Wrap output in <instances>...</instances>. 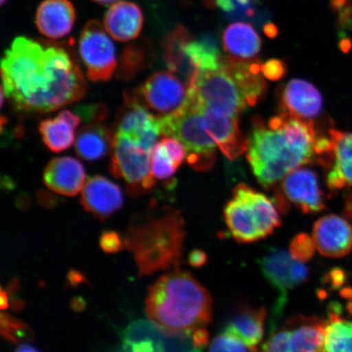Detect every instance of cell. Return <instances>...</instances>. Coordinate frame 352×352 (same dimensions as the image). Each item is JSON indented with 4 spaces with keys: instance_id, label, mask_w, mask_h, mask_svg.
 I'll list each match as a JSON object with an SVG mask.
<instances>
[{
    "instance_id": "obj_1",
    "label": "cell",
    "mask_w": 352,
    "mask_h": 352,
    "mask_svg": "<svg viewBox=\"0 0 352 352\" xmlns=\"http://www.w3.org/2000/svg\"><path fill=\"white\" fill-rule=\"evenodd\" d=\"M2 91L21 111L46 113L76 102L87 86L80 67L65 48L19 37L1 64Z\"/></svg>"
},
{
    "instance_id": "obj_2",
    "label": "cell",
    "mask_w": 352,
    "mask_h": 352,
    "mask_svg": "<svg viewBox=\"0 0 352 352\" xmlns=\"http://www.w3.org/2000/svg\"><path fill=\"white\" fill-rule=\"evenodd\" d=\"M145 311L158 327L170 332H192L212 320V299L190 274L175 270L149 288Z\"/></svg>"
},
{
    "instance_id": "obj_3",
    "label": "cell",
    "mask_w": 352,
    "mask_h": 352,
    "mask_svg": "<svg viewBox=\"0 0 352 352\" xmlns=\"http://www.w3.org/2000/svg\"><path fill=\"white\" fill-rule=\"evenodd\" d=\"M184 226L182 214L173 210L149 212L131 222L125 245L134 254L140 275L179 266L186 236Z\"/></svg>"
},
{
    "instance_id": "obj_4",
    "label": "cell",
    "mask_w": 352,
    "mask_h": 352,
    "mask_svg": "<svg viewBox=\"0 0 352 352\" xmlns=\"http://www.w3.org/2000/svg\"><path fill=\"white\" fill-rule=\"evenodd\" d=\"M248 140V160L263 187H271L314 158L294 146L280 127L255 118Z\"/></svg>"
},
{
    "instance_id": "obj_5",
    "label": "cell",
    "mask_w": 352,
    "mask_h": 352,
    "mask_svg": "<svg viewBox=\"0 0 352 352\" xmlns=\"http://www.w3.org/2000/svg\"><path fill=\"white\" fill-rule=\"evenodd\" d=\"M230 234L240 243L266 239L280 226L278 212L268 198L245 184H239L224 209Z\"/></svg>"
},
{
    "instance_id": "obj_6",
    "label": "cell",
    "mask_w": 352,
    "mask_h": 352,
    "mask_svg": "<svg viewBox=\"0 0 352 352\" xmlns=\"http://www.w3.org/2000/svg\"><path fill=\"white\" fill-rule=\"evenodd\" d=\"M162 135L179 140L187 151V161L197 170H208L215 161L217 143L206 126L204 110L188 99L177 111L158 117Z\"/></svg>"
},
{
    "instance_id": "obj_7",
    "label": "cell",
    "mask_w": 352,
    "mask_h": 352,
    "mask_svg": "<svg viewBox=\"0 0 352 352\" xmlns=\"http://www.w3.org/2000/svg\"><path fill=\"white\" fill-rule=\"evenodd\" d=\"M188 98L206 111L235 120L248 104L234 78L222 63L213 72H197L188 85Z\"/></svg>"
},
{
    "instance_id": "obj_8",
    "label": "cell",
    "mask_w": 352,
    "mask_h": 352,
    "mask_svg": "<svg viewBox=\"0 0 352 352\" xmlns=\"http://www.w3.org/2000/svg\"><path fill=\"white\" fill-rule=\"evenodd\" d=\"M110 173L124 180L131 196L148 192L155 186L151 165V151H147L121 134L114 133Z\"/></svg>"
},
{
    "instance_id": "obj_9",
    "label": "cell",
    "mask_w": 352,
    "mask_h": 352,
    "mask_svg": "<svg viewBox=\"0 0 352 352\" xmlns=\"http://www.w3.org/2000/svg\"><path fill=\"white\" fill-rule=\"evenodd\" d=\"M258 263L263 276L278 294L271 319L270 327L274 329L287 302L288 294L306 283L309 270L302 262L296 261L290 253L276 248H268Z\"/></svg>"
},
{
    "instance_id": "obj_10",
    "label": "cell",
    "mask_w": 352,
    "mask_h": 352,
    "mask_svg": "<svg viewBox=\"0 0 352 352\" xmlns=\"http://www.w3.org/2000/svg\"><path fill=\"white\" fill-rule=\"evenodd\" d=\"M325 321L298 315L275 328L261 352H321L324 344Z\"/></svg>"
},
{
    "instance_id": "obj_11",
    "label": "cell",
    "mask_w": 352,
    "mask_h": 352,
    "mask_svg": "<svg viewBox=\"0 0 352 352\" xmlns=\"http://www.w3.org/2000/svg\"><path fill=\"white\" fill-rule=\"evenodd\" d=\"M108 34L99 21L91 20L79 38V55L92 82H107L116 72V50Z\"/></svg>"
},
{
    "instance_id": "obj_12",
    "label": "cell",
    "mask_w": 352,
    "mask_h": 352,
    "mask_svg": "<svg viewBox=\"0 0 352 352\" xmlns=\"http://www.w3.org/2000/svg\"><path fill=\"white\" fill-rule=\"evenodd\" d=\"M116 127L114 133L126 136L149 151L162 135L160 118L148 111L138 90L125 92L124 105L118 113Z\"/></svg>"
},
{
    "instance_id": "obj_13",
    "label": "cell",
    "mask_w": 352,
    "mask_h": 352,
    "mask_svg": "<svg viewBox=\"0 0 352 352\" xmlns=\"http://www.w3.org/2000/svg\"><path fill=\"white\" fill-rule=\"evenodd\" d=\"M145 104L157 117L177 111L186 104L188 86L184 85L173 72H158L145 81L140 90Z\"/></svg>"
},
{
    "instance_id": "obj_14",
    "label": "cell",
    "mask_w": 352,
    "mask_h": 352,
    "mask_svg": "<svg viewBox=\"0 0 352 352\" xmlns=\"http://www.w3.org/2000/svg\"><path fill=\"white\" fill-rule=\"evenodd\" d=\"M314 240L318 252L329 258H342L352 250V226L336 214L321 217L314 227Z\"/></svg>"
},
{
    "instance_id": "obj_15",
    "label": "cell",
    "mask_w": 352,
    "mask_h": 352,
    "mask_svg": "<svg viewBox=\"0 0 352 352\" xmlns=\"http://www.w3.org/2000/svg\"><path fill=\"white\" fill-rule=\"evenodd\" d=\"M286 197L305 214L319 213L325 208L318 175L309 169H296L283 179Z\"/></svg>"
},
{
    "instance_id": "obj_16",
    "label": "cell",
    "mask_w": 352,
    "mask_h": 352,
    "mask_svg": "<svg viewBox=\"0 0 352 352\" xmlns=\"http://www.w3.org/2000/svg\"><path fill=\"white\" fill-rule=\"evenodd\" d=\"M80 201L87 212L103 220L122 208L123 196L116 184L103 176L96 175L87 180Z\"/></svg>"
},
{
    "instance_id": "obj_17",
    "label": "cell",
    "mask_w": 352,
    "mask_h": 352,
    "mask_svg": "<svg viewBox=\"0 0 352 352\" xmlns=\"http://www.w3.org/2000/svg\"><path fill=\"white\" fill-rule=\"evenodd\" d=\"M280 104L284 113L306 121L319 117L323 109L320 91L302 79H293L286 85L281 91Z\"/></svg>"
},
{
    "instance_id": "obj_18",
    "label": "cell",
    "mask_w": 352,
    "mask_h": 352,
    "mask_svg": "<svg viewBox=\"0 0 352 352\" xmlns=\"http://www.w3.org/2000/svg\"><path fill=\"white\" fill-rule=\"evenodd\" d=\"M43 182L50 190L60 195L76 196L86 183V171L76 158L56 157L44 170Z\"/></svg>"
},
{
    "instance_id": "obj_19",
    "label": "cell",
    "mask_w": 352,
    "mask_h": 352,
    "mask_svg": "<svg viewBox=\"0 0 352 352\" xmlns=\"http://www.w3.org/2000/svg\"><path fill=\"white\" fill-rule=\"evenodd\" d=\"M76 12L69 0H44L35 15L38 32L52 39L64 38L72 32Z\"/></svg>"
},
{
    "instance_id": "obj_20",
    "label": "cell",
    "mask_w": 352,
    "mask_h": 352,
    "mask_svg": "<svg viewBox=\"0 0 352 352\" xmlns=\"http://www.w3.org/2000/svg\"><path fill=\"white\" fill-rule=\"evenodd\" d=\"M221 63L234 78L248 105L253 107L263 98L267 87L263 79L261 61L222 56Z\"/></svg>"
},
{
    "instance_id": "obj_21",
    "label": "cell",
    "mask_w": 352,
    "mask_h": 352,
    "mask_svg": "<svg viewBox=\"0 0 352 352\" xmlns=\"http://www.w3.org/2000/svg\"><path fill=\"white\" fill-rule=\"evenodd\" d=\"M142 10L132 2L118 1L105 13L104 28L116 41L127 42L138 38L143 28Z\"/></svg>"
},
{
    "instance_id": "obj_22",
    "label": "cell",
    "mask_w": 352,
    "mask_h": 352,
    "mask_svg": "<svg viewBox=\"0 0 352 352\" xmlns=\"http://www.w3.org/2000/svg\"><path fill=\"white\" fill-rule=\"evenodd\" d=\"M204 110V109H202ZM206 126L212 138L226 157L235 160L248 149V140L242 135L237 120L204 110Z\"/></svg>"
},
{
    "instance_id": "obj_23",
    "label": "cell",
    "mask_w": 352,
    "mask_h": 352,
    "mask_svg": "<svg viewBox=\"0 0 352 352\" xmlns=\"http://www.w3.org/2000/svg\"><path fill=\"white\" fill-rule=\"evenodd\" d=\"M266 316L263 307H242L228 320L223 332L239 338L250 351L256 352L263 340Z\"/></svg>"
},
{
    "instance_id": "obj_24",
    "label": "cell",
    "mask_w": 352,
    "mask_h": 352,
    "mask_svg": "<svg viewBox=\"0 0 352 352\" xmlns=\"http://www.w3.org/2000/svg\"><path fill=\"white\" fill-rule=\"evenodd\" d=\"M81 120L82 118L76 112L65 109L55 118L42 121L38 131L44 144L55 153L69 148L76 143L74 131L80 125Z\"/></svg>"
},
{
    "instance_id": "obj_25",
    "label": "cell",
    "mask_w": 352,
    "mask_h": 352,
    "mask_svg": "<svg viewBox=\"0 0 352 352\" xmlns=\"http://www.w3.org/2000/svg\"><path fill=\"white\" fill-rule=\"evenodd\" d=\"M329 138L333 166L327 176L328 187L331 190L352 187V132L330 130Z\"/></svg>"
},
{
    "instance_id": "obj_26",
    "label": "cell",
    "mask_w": 352,
    "mask_h": 352,
    "mask_svg": "<svg viewBox=\"0 0 352 352\" xmlns=\"http://www.w3.org/2000/svg\"><path fill=\"white\" fill-rule=\"evenodd\" d=\"M114 132L99 122L90 123L77 134L76 151L83 160L94 162L112 152Z\"/></svg>"
},
{
    "instance_id": "obj_27",
    "label": "cell",
    "mask_w": 352,
    "mask_h": 352,
    "mask_svg": "<svg viewBox=\"0 0 352 352\" xmlns=\"http://www.w3.org/2000/svg\"><path fill=\"white\" fill-rule=\"evenodd\" d=\"M191 39L188 29L183 25H178L166 35L162 43L167 67L170 72L186 78L188 85L198 72L193 67L186 54V46Z\"/></svg>"
},
{
    "instance_id": "obj_28",
    "label": "cell",
    "mask_w": 352,
    "mask_h": 352,
    "mask_svg": "<svg viewBox=\"0 0 352 352\" xmlns=\"http://www.w3.org/2000/svg\"><path fill=\"white\" fill-rule=\"evenodd\" d=\"M224 50L231 56L241 60H252L261 50V38L252 25L237 22L224 30Z\"/></svg>"
},
{
    "instance_id": "obj_29",
    "label": "cell",
    "mask_w": 352,
    "mask_h": 352,
    "mask_svg": "<svg viewBox=\"0 0 352 352\" xmlns=\"http://www.w3.org/2000/svg\"><path fill=\"white\" fill-rule=\"evenodd\" d=\"M161 332L151 320L134 321L122 333V352H164Z\"/></svg>"
},
{
    "instance_id": "obj_30",
    "label": "cell",
    "mask_w": 352,
    "mask_h": 352,
    "mask_svg": "<svg viewBox=\"0 0 352 352\" xmlns=\"http://www.w3.org/2000/svg\"><path fill=\"white\" fill-rule=\"evenodd\" d=\"M341 312L338 302L329 306L321 352H352V322L343 320Z\"/></svg>"
},
{
    "instance_id": "obj_31",
    "label": "cell",
    "mask_w": 352,
    "mask_h": 352,
    "mask_svg": "<svg viewBox=\"0 0 352 352\" xmlns=\"http://www.w3.org/2000/svg\"><path fill=\"white\" fill-rule=\"evenodd\" d=\"M186 54L198 72H213L220 67L222 55L214 39L210 35L191 39L186 46Z\"/></svg>"
},
{
    "instance_id": "obj_32",
    "label": "cell",
    "mask_w": 352,
    "mask_h": 352,
    "mask_svg": "<svg viewBox=\"0 0 352 352\" xmlns=\"http://www.w3.org/2000/svg\"><path fill=\"white\" fill-rule=\"evenodd\" d=\"M151 165L154 177L160 180L170 179L178 169L162 140L152 148Z\"/></svg>"
},
{
    "instance_id": "obj_33",
    "label": "cell",
    "mask_w": 352,
    "mask_h": 352,
    "mask_svg": "<svg viewBox=\"0 0 352 352\" xmlns=\"http://www.w3.org/2000/svg\"><path fill=\"white\" fill-rule=\"evenodd\" d=\"M146 60V52L144 47L138 44H131L125 48L121 57L120 76L124 79L133 77L143 69Z\"/></svg>"
},
{
    "instance_id": "obj_34",
    "label": "cell",
    "mask_w": 352,
    "mask_h": 352,
    "mask_svg": "<svg viewBox=\"0 0 352 352\" xmlns=\"http://www.w3.org/2000/svg\"><path fill=\"white\" fill-rule=\"evenodd\" d=\"M1 334L6 340L13 343L26 340L32 336L28 325L4 312L1 314Z\"/></svg>"
},
{
    "instance_id": "obj_35",
    "label": "cell",
    "mask_w": 352,
    "mask_h": 352,
    "mask_svg": "<svg viewBox=\"0 0 352 352\" xmlns=\"http://www.w3.org/2000/svg\"><path fill=\"white\" fill-rule=\"evenodd\" d=\"M316 246L314 237L300 233L294 237L289 245V253L298 262L309 261L314 256Z\"/></svg>"
},
{
    "instance_id": "obj_36",
    "label": "cell",
    "mask_w": 352,
    "mask_h": 352,
    "mask_svg": "<svg viewBox=\"0 0 352 352\" xmlns=\"http://www.w3.org/2000/svg\"><path fill=\"white\" fill-rule=\"evenodd\" d=\"M252 352L243 342L226 333L220 334L210 342L208 352Z\"/></svg>"
},
{
    "instance_id": "obj_37",
    "label": "cell",
    "mask_w": 352,
    "mask_h": 352,
    "mask_svg": "<svg viewBox=\"0 0 352 352\" xmlns=\"http://www.w3.org/2000/svg\"><path fill=\"white\" fill-rule=\"evenodd\" d=\"M100 246L107 254H116L124 248L125 241L114 231H105L100 237Z\"/></svg>"
},
{
    "instance_id": "obj_38",
    "label": "cell",
    "mask_w": 352,
    "mask_h": 352,
    "mask_svg": "<svg viewBox=\"0 0 352 352\" xmlns=\"http://www.w3.org/2000/svg\"><path fill=\"white\" fill-rule=\"evenodd\" d=\"M161 140L164 144L169 155L173 158L176 167L179 168V166L183 164L184 158L187 157L186 147L179 140L170 136H165Z\"/></svg>"
},
{
    "instance_id": "obj_39",
    "label": "cell",
    "mask_w": 352,
    "mask_h": 352,
    "mask_svg": "<svg viewBox=\"0 0 352 352\" xmlns=\"http://www.w3.org/2000/svg\"><path fill=\"white\" fill-rule=\"evenodd\" d=\"M263 76L272 81H278L287 73V66L283 60L272 59L262 64Z\"/></svg>"
},
{
    "instance_id": "obj_40",
    "label": "cell",
    "mask_w": 352,
    "mask_h": 352,
    "mask_svg": "<svg viewBox=\"0 0 352 352\" xmlns=\"http://www.w3.org/2000/svg\"><path fill=\"white\" fill-rule=\"evenodd\" d=\"M76 112L82 120L88 122H99L107 117V110L103 104H94L89 107H79Z\"/></svg>"
},
{
    "instance_id": "obj_41",
    "label": "cell",
    "mask_w": 352,
    "mask_h": 352,
    "mask_svg": "<svg viewBox=\"0 0 352 352\" xmlns=\"http://www.w3.org/2000/svg\"><path fill=\"white\" fill-rule=\"evenodd\" d=\"M325 280L330 285V287L334 289L340 288L345 283L346 274L340 268H334L325 276Z\"/></svg>"
},
{
    "instance_id": "obj_42",
    "label": "cell",
    "mask_w": 352,
    "mask_h": 352,
    "mask_svg": "<svg viewBox=\"0 0 352 352\" xmlns=\"http://www.w3.org/2000/svg\"><path fill=\"white\" fill-rule=\"evenodd\" d=\"M208 255L200 250H195L188 255V263L191 266L201 267L208 262Z\"/></svg>"
},
{
    "instance_id": "obj_43",
    "label": "cell",
    "mask_w": 352,
    "mask_h": 352,
    "mask_svg": "<svg viewBox=\"0 0 352 352\" xmlns=\"http://www.w3.org/2000/svg\"><path fill=\"white\" fill-rule=\"evenodd\" d=\"M263 32L267 37L274 38L278 34L279 30L274 23H267L263 28Z\"/></svg>"
},
{
    "instance_id": "obj_44",
    "label": "cell",
    "mask_w": 352,
    "mask_h": 352,
    "mask_svg": "<svg viewBox=\"0 0 352 352\" xmlns=\"http://www.w3.org/2000/svg\"><path fill=\"white\" fill-rule=\"evenodd\" d=\"M345 217L352 219V195L346 197L345 204Z\"/></svg>"
},
{
    "instance_id": "obj_45",
    "label": "cell",
    "mask_w": 352,
    "mask_h": 352,
    "mask_svg": "<svg viewBox=\"0 0 352 352\" xmlns=\"http://www.w3.org/2000/svg\"><path fill=\"white\" fill-rule=\"evenodd\" d=\"M15 352H41L38 350L36 347H34L32 345L24 344L17 349Z\"/></svg>"
},
{
    "instance_id": "obj_46",
    "label": "cell",
    "mask_w": 352,
    "mask_h": 352,
    "mask_svg": "<svg viewBox=\"0 0 352 352\" xmlns=\"http://www.w3.org/2000/svg\"><path fill=\"white\" fill-rule=\"evenodd\" d=\"M92 1L101 4V6H109V4L118 2V0H92Z\"/></svg>"
},
{
    "instance_id": "obj_47",
    "label": "cell",
    "mask_w": 352,
    "mask_h": 352,
    "mask_svg": "<svg viewBox=\"0 0 352 352\" xmlns=\"http://www.w3.org/2000/svg\"><path fill=\"white\" fill-rule=\"evenodd\" d=\"M346 309L347 311L349 312V314L352 316V300H350L349 302L347 303Z\"/></svg>"
},
{
    "instance_id": "obj_48",
    "label": "cell",
    "mask_w": 352,
    "mask_h": 352,
    "mask_svg": "<svg viewBox=\"0 0 352 352\" xmlns=\"http://www.w3.org/2000/svg\"><path fill=\"white\" fill-rule=\"evenodd\" d=\"M8 1V0H1V4L3 6L4 3H6Z\"/></svg>"
}]
</instances>
